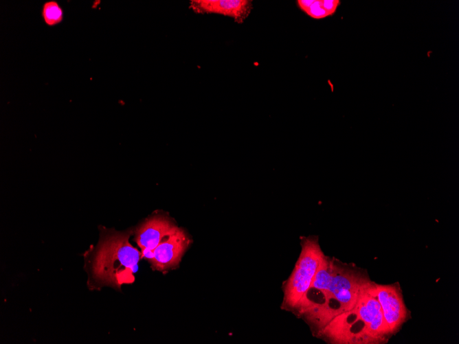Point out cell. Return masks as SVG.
Here are the masks:
<instances>
[{
  "instance_id": "obj_1",
  "label": "cell",
  "mask_w": 459,
  "mask_h": 344,
  "mask_svg": "<svg viewBox=\"0 0 459 344\" xmlns=\"http://www.w3.org/2000/svg\"><path fill=\"white\" fill-rule=\"evenodd\" d=\"M130 233H104L98 245L85 252V269L91 290L102 286L120 288L134 282L142 252L129 242Z\"/></svg>"
},
{
  "instance_id": "obj_2",
  "label": "cell",
  "mask_w": 459,
  "mask_h": 344,
  "mask_svg": "<svg viewBox=\"0 0 459 344\" xmlns=\"http://www.w3.org/2000/svg\"><path fill=\"white\" fill-rule=\"evenodd\" d=\"M302 250L295 268L284 286L283 305L289 310H298L309 290L324 257L318 237L302 238Z\"/></svg>"
},
{
  "instance_id": "obj_3",
  "label": "cell",
  "mask_w": 459,
  "mask_h": 344,
  "mask_svg": "<svg viewBox=\"0 0 459 344\" xmlns=\"http://www.w3.org/2000/svg\"><path fill=\"white\" fill-rule=\"evenodd\" d=\"M352 271L330 260L327 284L324 290H320L327 299H335L342 312L353 310L361 290L368 283Z\"/></svg>"
},
{
  "instance_id": "obj_4",
  "label": "cell",
  "mask_w": 459,
  "mask_h": 344,
  "mask_svg": "<svg viewBox=\"0 0 459 344\" xmlns=\"http://www.w3.org/2000/svg\"><path fill=\"white\" fill-rule=\"evenodd\" d=\"M353 309L364 324L370 342H377L390 334L377 299L375 284L368 282L363 288Z\"/></svg>"
},
{
  "instance_id": "obj_5",
  "label": "cell",
  "mask_w": 459,
  "mask_h": 344,
  "mask_svg": "<svg viewBox=\"0 0 459 344\" xmlns=\"http://www.w3.org/2000/svg\"><path fill=\"white\" fill-rule=\"evenodd\" d=\"M189 244L185 231L177 227L154 249L149 261L153 269L164 272L178 266Z\"/></svg>"
},
{
  "instance_id": "obj_6",
  "label": "cell",
  "mask_w": 459,
  "mask_h": 344,
  "mask_svg": "<svg viewBox=\"0 0 459 344\" xmlns=\"http://www.w3.org/2000/svg\"><path fill=\"white\" fill-rule=\"evenodd\" d=\"M375 285L385 322L390 334H394L406 321L407 317L400 288L394 284Z\"/></svg>"
},
{
  "instance_id": "obj_7",
  "label": "cell",
  "mask_w": 459,
  "mask_h": 344,
  "mask_svg": "<svg viewBox=\"0 0 459 344\" xmlns=\"http://www.w3.org/2000/svg\"><path fill=\"white\" fill-rule=\"evenodd\" d=\"M190 8L198 14H218L234 19L237 23H243L253 8L249 0H192Z\"/></svg>"
},
{
  "instance_id": "obj_8",
  "label": "cell",
  "mask_w": 459,
  "mask_h": 344,
  "mask_svg": "<svg viewBox=\"0 0 459 344\" xmlns=\"http://www.w3.org/2000/svg\"><path fill=\"white\" fill-rule=\"evenodd\" d=\"M176 227L168 218L161 215L153 216L136 229L135 240L141 250L154 251Z\"/></svg>"
},
{
  "instance_id": "obj_9",
  "label": "cell",
  "mask_w": 459,
  "mask_h": 344,
  "mask_svg": "<svg viewBox=\"0 0 459 344\" xmlns=\"http://www.w3.org/2000/svg\"><path fill=\"white\" fill-rule=\"evenodd\" d=\"M341 1L339 0H298V7L308 16L314 19H322L333 15Z\"/></svg>"
},
{
  "instance_id": "obj_10",
  "label": "cell",
  "mask_w": 459,
  "mask_h": 344,
  "mask_svg": "<svg viewBox=\"0 0 459 344\" xmlns=\"http://www.w3.org/2000/svg\"><path fill=\"white\" fill-rule=\"evenodd\" d=\"M41 16L47 25L53 27L63 21V10L56 1L51 0L43 3L41 9Z\"/></svg>"
}]
</instances>
